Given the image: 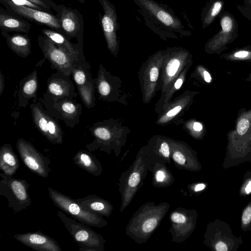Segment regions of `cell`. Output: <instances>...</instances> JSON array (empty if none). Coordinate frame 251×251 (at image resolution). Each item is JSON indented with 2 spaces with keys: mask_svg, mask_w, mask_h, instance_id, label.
Instances as JSON below:
<instances>
[{
  "mask_svg": "<svg viewBox=\"0 0 251 251\" xmlns=\"http://www.w3.org/2000/svg\"><path fill=\"white\" fill-rule=\"evenodd\" d=\"M145 25L161 37L177 38L191 32L167 5L154 0H133Z\"/></svg>",
  "mask_w": 251,
  "mask_h": 251,
  "instance_id": "6da1fadb",
  "label": "cell"
},
{
  "mask_svg": "<svg viewBox=\"0 0 251 251\" xmlns=\"http://www.w3.org/2000/svg\"><path fill=\"white\" fill-rule=\"evenodd\" d=\"M38 101L52 116L63 121L67 126L73 128L78 124L82 108L75 99L55 98L46 92Z\"/></svg>",
  "mask_w": 251,
  "mask_h": 251,
  "instance_id": "7a4b0ae2",
  "label": "cell"
},
{
  "mask_svg": "<svg viewBox=\"0 0 251 251\" xmlns=\"http://www.w3.org/2000/svg\"><path fill=\"white\" fill-rule=\"evenodd\" d=\"M0 195L6 198L8 206L14 213L26 209L31 204L28 190L29 184L25 179L14 178L0 173Z\"/></svg>",
  "mask_w": 251,
  "mask_h": 251,
  "instance_id": "3957f363",
  "label": "cell"
},
{
  "mask_svg": "<svg viewBox=\"0 0 251 251\" xmlns=\"http://www.w3.org/2000/svg\"><path fill=\"white\" fill-rule=\"evenodd\" d=\"M57 215L81 251H99L103 248L102 237L87 225L77 222L67 216L63 211H58Z\"/></svg>",
  "mask_w": 251,
  "mask_h": 251,
  "instance_id": "277c9868",
  "label": "cell"
},
{
  "mask_svg": "<svg viewBox=\"0 0 251 251\" xmlns=\"http://www.w3.org/2000/svg\"><path fill=\"white\" fill-rule=\"evenodd\" d=\"M48 190L54 204L79 222L98 227H101L106 224L98 214L85 210L75 200L50 187Z\"/></svg>",
  "mask_w": 251,
  "mask_h": 251,
  "instance_id": "5b68a950",
  "label": "cell"
},
{
  "mask_svg": "<svg viewBox=\"0 0 251 251\" xmlns=\"http://www.w3.org/2000/svg\"><path fill=\"white\" fill-rule=\"evenodd\" d=\"M33 123L38 131L53 144H61L63 132L55 118L52 116L39 102L30 104Z\"/></svg>",
  "mask_w": 251,
  "mask_h": 251,
  "instance_id": "8992f818",
  "label": "cell"
},
{
  "mask_svg": "<svg viewBox=\"0 0 251 251\" xmlns=\"http://www.w3.org/2000/svg\"><path fill=\"white\" fill-rule=\"evenodd\" d=\"M72 75L83 103L87 105L95 102V81L92 79L90 65L85 58L75 60Z\"/></svg>",
  "mask_w": 251,
  "mask_h": 251,
  "instance_id": "52a82bcc",
  "label": "cell"
},
{
  "mask_svg": "<svg viewBox=\"0 0 251 251\" xmlns=\"http://www.w3.org/2000/svg\"><path fill=\"white\" fill-rule=\"evenodd\" d=\"M38 42L45 58L51 67L58 72L71 76L75 60L46 36L39 38Z\"/></svg>",
  "mask_w": 251,
  "mask_h": 251,
  "instance_id": "ba28073f",
  "label": "cell"
},
{
  "mask_svg": "<svg viewBox=\"0 0 251 251\" xmlns=\"http://www.w3.org/2000/svg\"><path fill=\"white\" fill-rule=\"evenodd\" d=\"M16 148L23 162L31 172L42 177L48 176L50 160L39 152L31 143L19 138Z\"/></svg>",
  "mask_w": 251,
  "mask_h": 251,
  "instance_id": "9c48e42d",
  "label": "cell"
},
{
  "mask_svg": "<svg viewBox=\"0 0 251 251\" xmlns=\"http://www.w3.org/2000/svg\"><path fill=\"white\" fill-rule=\"evenodd\" d=\"M98 0L103 10V15L101 19L103 34L107 47L113 52L118 47L117 33L119 25L116 10L114 5L108 0Z\"/></svg>",
  "mask_w": 251,
  "mask_h": 251,
  "instance_id": "30bf717a",
  "label": "cell"
},
{
  "mask_svg": "<svg viewBox=\"0 0 251 251\" xmlns=\"http://www.w3.org/2000/svg\"><path fill=\"white\" fill-rule=\"evenodd\" d=\"M15 239L30 248L38 251H62L58 243L40 231L14 235Z\"/></svg>",
  "mask_w": 251,
  "mask_h": 251,
  "instance_id": "8fae6325",
  "label": "cell"
},
{
  "mask_svg": "<svg viewBox=\"0 0 251 251\" xmlns=\"http://www.w3.org/2000/svg\"><path fill=\"white\" fill-rule=\"evenodd\" d=\"M47 84V92L54 98L75 99L78 96L70 76L57 72L48 78Z\"/></svg>",
  "mask_w": 251,
  "mask_h": 251,
  "instance_id": "7c38bea8",
  "label": "cell"
},
{
  "mask_svg": "<svg viewBox=\"0 0 251 251\" xmlns=\"http://www.w3.org/2000/svg\"><path fill=\"white\" fill-rule=\"evenodd\" d=\"M5 1L9 7L19 15L53 28L59 29L61 27L59 20L48 13L25 6L17 5L10 0Z\"/></svg>",
  "mask_w": 251,
  "mask_h": 251,
  "instance_id": "4fadbf2b",
  "label": "cell"
},
{
  "mask_svg": "<svg viewBox=\"0 0 251 251\" xmlns=\"http://www.w3.org/2000/svg\"><path fill=\"white\" fill-rule=\"evenodd\" d=\"M38 78L37 70L34 69L31 73L24 77L19 83L17 93L18 107L25 108L31 100L37 102Z\"/></svg>",
  "mask_w": 251,
  "mask_h": 251,
  "instance_id": "5bb4252c",
  "label": "cell"
},
{
  "mask_svg": "<svg viewBox=\"0 0 251 251\" xmlns=\"http://www.w3.org/2000/svg\"><path fill=\"white\" fill-rule=\"evenodd\" d=\"M17 155L10 144H4L0 148V169L7 175L13 176L19 168Z\"/></svg>",
  "mask_w": 251,
  "mask_h": 251,
  "instance_id": "9a60e30c",
  "label": "cell"
},
{
  "mask_svg": "<svg viewBox=\"0 0 251 251\" xmlns=\"http://www.w3.org/2000/svg\"><path fill=\"white\" fill-rule=\"evenodd\" d=\"M73 158L75 165L89 173L95 176H98L101 173V168L100 162L88 151L81 150Z\"/></svg>",
  "mask_w": 251,
  "mask_h": 251,
  "instance_id": "2e32d148",
  "label": "cell"
},
{
  "mask_svg": "<svg viewBox=\"0 0 251 251\" xmlns=\"http://www.w3.org/2000/svg\"><path fill=\"white\" fill-rule=\"evenodd\" d=\"M221 29L211 39L212 43H224L237 33V25L234 17L229 13L221 16Z\"/></svg>",
  "mask_w": 251,
  "mask_h": 251,
  "instance_id": "e0dca14e",
  "label": "cell"
},
{
  "mask_svg": "<svg viewBox=\"0 0 251 251\" xmlns=\"http://www.w3.org/2000/svg\"><path fill=\"white\" fill-rule=\"evenodd\" d=\"M42 32L45 36L50 38L60 48L67 52L75 60L85 58L83 54H80L79 50L62 34L49 29H44Z\"/></svg>",
  "mask_w": 251,
  "mask_h": 251,
  "instance_id": "ac0fdd59",
  "label": "cell"
},
{
  "mask_svg": "<svg viewBox=\"0 0 251 251\" xmlns=\"http://www.w3.org/2000/svg\"><path fill=\"white\" fill-rule=\"evenodd\" d=\"M85 210L91 212L107 215L109 205L103 200L96 195H88L84 198L75 200Z\"/></svg>",
  "mask_w": 251,
  "mask_h": 251,
  "instance_id": "d6986e66",
  "label": "cell"
},
{
  "mask_svg": "<svg viewBox=\"0 0 251 251\" xmlns=\"http://www.w3.org/2000/svg\"><path fill=\"white\" fill-rule=\"evenodd\" d=\"M9 48L22 57H26L31 53V43L29 38L22 34H14L6 39Z\"/></svg>",
  "mask_w": 251,
  "mask_h": 251,
  "instance_id": "ffe728a7",
  "label": "cell"
},
{
  "mask_svg": "<svg viewBox=\"0 0 251 251\" xmlns=\"http://www.w3.org/2000/svg\"><path fill=\"white\" fill-rule=\"evenodd\" d=\"M224 5L222 0H211L203 8L201 19L202 27L206 28L214 21L221 11Z\"/></svg>",
  "mask_w": 251,
  "mask_h": 251,
  "instance_id": "44dd1931",
  "label": "cell"
},
{
  "mask_svg": "<svg viewBox=\"0 0 251 251\" xmlns=\"http://www.w3.org/2000/svg\"><path fill=\"white\" fill-rule=\"evenodd\" d=\"M60 23L66 32L75 35L79 30L80 25L76 15L72 11L64 9L61 15Z\"/></svg>",
  "mask_w": 251,
  "mask_h": 251,
  "instance_id": "7402d4cb",
  "label": "cell"
},
{
  "mask_svg": "<svg viewBox=\"0 0 251 251\" xmlns=\"http://www.w3.org/2000/svg\"><path fill=\"white\" fill-rule=\"evenodd\" d=\"M0 26L2 29L7 31L28 32L29 26L22 21L12 16L1 14Z\"/></svg>",
  "mask_w": 251,
  "mask_h": 251,
  "instance_id": "603a6c76",
  "label": "cell"
},
{
  "mask_svg": "<svg viewBox=\"0 0 251 251\" xmlns=\"http://www.w3.org/2000/svg\"><path fill=\"white\" fill-rule=\"evenodd\" d=\"M180 62L177 58L171 59L166 67V73L169 76H173L177 72L179 67Z\"/></svg>",
  "mask_w": 251,
  "mask_h": 251,
  "instance_id": "cb8c5ba5",
  "label": "cell"
},
{
  "mask_svg": "<svg viewBox=\"0 0 251 251\" xmlns=\"http://www.w3.org/2000/svg\"><path fill=\"white\" fill-rule=\"evenodd\" d=\"M157 224L155 219L151 218L146 220L142 225V230L145 233L151 232L156 227Z\"/></svg>",
  "mask_w": 251,
  "mask_h": 251,
  "instance_id": "d4e9b609",
  "label": "cell"
},
{
  "mask_svg": "<svg viewBox=\"0 0 251 251\" xmlns=\"http://www.w3.org/2000/svg\"><path fill=\"white\" fill-rule=\"evenodd\" d=\"M250 123L246 119H241L238 123L237 126V131L239 135L244 134L248 130Z\"/></svg>",
  "mask_w": 251,
  "mask_h": 251,
  "instance_id": "484cf974",
  "label": "cell"
},
{
  "mask_svg": "<svg viewBox=\"0 0 251 251\" xmlns=\"http://www.w3.org/2000/svg\"><path fill=\"white\" fill-rule=\"evenodd\" d=\"M14 4L19 6H25L37 10H42L40 6L28 0H10Z\"/></svg>",
  "mask_w": 251,
  "mask_h": 251,
  "instance_id": "4316f807",
  "label": "cell"
},
{
  "mask_svg": "<svg viewBox=\"0 0 251 251\" xmlns=\"http://www.w3.org/2000/svg\"><path fill=\"white\" fill-rule=\"evenodd\" d=\"M140 179V175L138 173H132L128 179V185L131 187H136L139 183Z\"/></svg>",
  "mask_w": 251,
  "mask_h": 251,
  "instance_id": "83f0119b",
  "label": "cell"
},
{
  "mask_svg": "<svg viewBox=\"0 0 251 251\" xmlns=\"http://www.w3.org/2000/svg\"><path fill=\"white\" fill-rule=\"evenodd\" d=\"M171 220L174 223L182 224L186 222V218L183 214L177 212H175L171 215Z\"/></svg>",
  "mask_w": 251,
  "mask_h": 251,
  "instance_id": "f1b7e54d",
  "label": "cell"
},
{
  "mask_svg": "<svg viewBox=\"0 0 251 251\" xmlns=\"http://www.w3.org/2000/svg\"><path fill=\"white\" fill-rule=\"evenodd\" d=\"M251 221V207H248L243 212L242 222L245 225L249 224Z\"/></svg>",
  "mask_w": 251,
  "mask_h": 251,
  "instance_id": "f546056e",
  "label": "cell"
},
{
  "mask_svg": "<svg viewBox=\"0 0 251 251\" xmlns=\"http://www.w3.org/2000/svg\"><path fill=\"white\" fill-rule=\"evenodd\" d=\"M173 159L177 164L183 165L185 162V158L183 154L179 151H176L173 154Z\"/></svg>",
  "mask_w": 251,
  "mask_h": 251,
  "instance_id": "4dcf8cb0",
  "label": "cell"
},
{
  "mask_svg": "<svg viewBox=\"0 0 251 251\" xmlns=\"http://www.w3.org/2000/svg\"><path fill=\"white\" fill-rule=\"evenodd\" d=\"M159 71L156 67L152 68L150 71V78L152 82L156 81L158 77Z\"/></svg>",
  "mask_w": 251,
  "mask_h": 251,
  "instance_id": "1f68e13d",
  "label": "cell"
},
{
  "mask_svg": "<svg viewBox=\"0 0 251 251\" xmlns=\"http://www.w3.org/2000/svg\"><path fill=\"white\" fill-rule=\"evenodd\" d=\"M159 151L162 152V154L165 157H168L170 155L169 147L166 142H163L161 144Z\"/></svg>",
  "mask_w": 251,
  "mask_h": 251,
  "instance_id": "d6a6232c",
  "label": "cell"
},
{
  "mask_svg": "<svg viewBox=\"0 0 251 251\" xmlns=\"http://www.w3.org/2000/svg\"><path fill=\"white\" fill-rule=\"evenodd\" d=\"M181 106L178 105L170 110L167 113L166 116L168 117H171L177 114L181 110Z\"/></svg>",
  "mask_w": 251,
  "mask_h": 251,
  "instance_id": "836d02e7",
  "label": "cell"
},
{
  "mask_svg": "<svg viewBox=\"0 0 251 251\" xmlns=\"http://www.w3.org/2000/svg\"><path fill=\"white\" fill-rule=\"evenodd\" d=\"M215 249L217 251H226L228 249L226 244L223 242H219L215 245Z\"/></svg>",
  "mask_w": 251,
  "mask_h": 251,
  "instance_id": "e575fe53",
  "label": "cell"
},
{
  "mask_svg": "<svg viewBox=\"0 0 251 251\" xmlns=\"http://www.w3.org/2000/svg\"><path fill=\"white\" fill-rule=\"evenodd\" d=\"M249 52L246 50H240L235 52L234 56L237 58H245L247 57Z\"/></svg>",
  "mask_w": 251,
  "mask_h": 251,
  "instance_id": "d590c367",
  "label": "cell"
},
{
  "mask_svg": "<svg viewBox=\"0 0 251 251\" xmlns=\"http://www.w3.org/2000/svg\"><path fill=\"white\" fill-rule=\"evenodd\" d=\"M165 177L164 173L162 171H158L157 172L155 175L156 180L158 182H162L164 180Z\"/></svg>",
  "mask_w": 251,
  "mask_h": 251,
  "instance_id": "8d00e7d4",
  "label": "cell"
},
{
  "mask_svg": "<svg viewBox=\"0 0 251 251\" xmlns=\"http://www.w3.org/2000/svg\"><path fill=\"white\" fill-rule=\"evenodd\" d=\"M4 88V77L2 72L0 71V95L2 94Z\"/></svg>",
  "mask_w": 251,
  "mask_h": 251,
  "instance_id": "74e56055",
  "label": "cell"
},
{
  "mask_svg": "<svg viewBox=\"0 0 251 251\" xmlns=\"http://www.w3.org/2000/svg\"><path fill=\"white\" fill-rule=\"evenodd\" d=\"M33 3H34L35 4H37L39 6H42L43 7H44L45 8H47V6L45 4V3L42 1L41 0H28Z\"/></svg>",
  "mask_w": 251,
  "mask_h": 251,
  "instance_id": "f35d334b",
  "label": "cell"
},
{
  "mask_svg": "<svg viewBox=\"0 0 251 251\" xmlns=\"http://www.w3.org/2000/svg\"><path fill=\"white\" fill-rule=\"evenodd\" d=\"M193 128L196 131H201L202 128V126L201 124L196 122L194 124Z\"/></svg>",
  "mask_w": 251,
  "mask_h": 251,
  "instance_id": "ab89813d",
  "label": "cell"
},
{
  "mask_svg": "<svg viewBox=\"0 0 251 251\" xmlns=\"http://www.w3.org/2000/svg\"><path fill=\"white\" fill-rule=\"evenodd\" d=\"M205 185L202 183L197 184L195 187V191L198 192L204 189Z\"/></svg>",
  "mask_w": 251,
  "mask_h": 251,
  "instance_id": "60d3db41",
  "label": "cell"
},
{
  "mask_svg": "<svg viewBox=\"0 0 251 251\" xmlns=\"http://www.w3.org/2000/svg\"><path fill=\"white\" fill-rule=\"evenodd\" d=\"M204 78L206 82H210L211 80V77L210 74L206 71L203 72Z\"/></svg>",
  "mask_w": 251,
  "mask_h": 251,
  "instance_id": "b9f144b4",
  "label": "cell"
},
{
  "mask_svg": "<svg viewBox=\"0 0 251 251\" xmlns=\"http://www.w3.org/2000/svg\"><path fill=\"white\" fill-rule=\"evenodd\" d=\"M183 83V80L181 78H179L176 80L175 84V87L176 89H178L180 88Z\"/></svg>",
  "mask_w": 251,
  "mask_h": 251,
  "instance_id": "7bdbcfd3",
  "label": "cell"
},
{
  "mask_svg": "<svg viewBox=\"0 0 251 251\" xmlns=\"http://www.w3.org/2000/svg\"><path fill=\"white\" fill-rule=\"evenodd\" d=\"M245 192L247 194H249L251 192V180H250L247 184L245 188Z\"/></svg>",
  "mask_w": 251,
  "mask_h": 251,
  "instance_id": "ee69618b",
  "label": "cell"
},
{
  "mask_svg": "<svg viewBox=\"0 0 251 251\" xmlns=\"http://www.w3.org/2000/svg\"><path fill=\"white\" fill-rule=\"evenodd\" d=\"M81 3H83L84 2V0H78Z\"/></svg>",
  "mask_w": 251,
  "mask_h": 251,
  "instance_id": "f6af8a7d",
  "label": "cell"
},
{
  "mask_svg": "<svg viewBox=\"0 0 251 251\" xmlns=\"http://www.w3.org/2000/svg\"><path fill=\"white\" fill-rule=\"evenodd\" d=\"M249 2H250V4L251 5V0H250Z\"/></svg>",
  "mask_w": 251,
  "mask_h": 251,
  "instance_id": "bcb514c9",
  "label": "cell"
}]
</instances>
